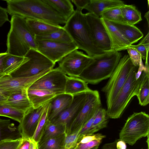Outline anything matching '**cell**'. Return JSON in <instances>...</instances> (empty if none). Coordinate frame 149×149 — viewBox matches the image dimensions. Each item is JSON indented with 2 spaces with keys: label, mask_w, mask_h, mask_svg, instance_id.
I'll list each match as a JSON object with an SVG mask.
<instances>
[{
  "label": "cell",
  "mask_w": 149,
  "mask_h": 149,
  "mask_svg": "<svg viewBox=\"0 0 149 149\" xmlns=\"http://www.w3.org/2000/svg\"><path fill=\"white\" fill-rule=\"evenodd\" d=\"M7 10L11 16L34 19L56 25L65 24L68 19L43 0H7Z\"/></svg>",
  "instance_id": "obj_1"
},
{
  "label": "cell",
  "mask_w": 149,
  "mask_h": 149,
  "mask_svg": "<svg viewBox=\"0 0 149 149\" xmlns=\"http://www.w3.org/2000/svg\"><path fill=\"white\" fill-rule=\"evenodd\" d=\"M10 22L6 52L11 55L24 56L30 49L37 50L35 36L28 26L26 19L14 15L11 16Z\"/></svg>",
  "instance_id": "obj_2"
},
{
  "label": "cell",
  "mask_w": 149,
  "mask_h": 149,
  "mask_svg": "<svg viewBox=\"0 0 149 149\" xmlns=\"http://www.w3.org/2000/svg\"><path fill=\"white\" fill-rule=\"evenodd\" d=\"M63 28L78 48L93 58L106 52L99 49L94 44L86 21L84 14L75 10L67 20Z\"/></svg>",
  "instance_id": "obj_3"
},
{
  "label": "cell",
  "mask_w": 149,
  "mask_h": 149,
  "mask_svg": "<svg viewBox=\"0 0 149 149\" xmlns=\"http://www.w3.org/2000/svg\"><path fill=\"white\" fill-rule=\"evenodd\" d=\"M121 57L119 52L109 51L93 58V61L84 69L79 78L88 84H97L111 77Z\"/></svg>",
  "instance_id": "obj_4"
},
{
  "label": "cell",
  "mask_w": 149,
  "mask_h": 149,
  "mask_svg": "<svg viewBox=\"0 0 149 149\" xmlns=\"http://www.w3.org/2000/svg\"><path fill=\"white\" fill-rule=\"evenodd\" d=\"M138 67H133L118 93L107 107V112L109 118L114 119L119 118L131 99L137 95L143 72L140 75L137 74Z\"/></svg>",
  "instance_id": "obj_5"
},
{
  "label": "cell",
  "mask_w": 149,
  "mask_h": 149,
  "mask_svg": "<svg viewBox=\"0 0 149 149\" xmlns=\"http://www.w3.org/2000/svg\"><path fill=\"white\" fill-rule=\"evenodd\" d=\"M149 116L145 112H134L128 117L121 130L119 140L133 146L141 138L149 136Z\"/></svg>",
  "instance_id": "obj_6"
},
{
  "label": "cell",
  "mask_w": 149,
  "mask_h": 149,
  "mask_svg": "<svg viewBox=\"0 0 149 149\" xmlns=\"http://www.w3.org/2000/svg\"><path fill=\"white\" fill-rule=\"evenodd\" d=\"M133 66L128 55H125L120 59L107 83L102 89L106 95L107 107L118 93Z\"/></svg>",
  "instance_id": "obj_7"
},
{
  "label": "cell",
  "mask_w": 149,
  "mask_h": 149,
  "mask_svg": "<svg viewBox=\"0 0 149 149\" xmlns=\"http://www.w3.org/2000/svg\"><path fill=\"white\" fill-rule=\"evenodd\" d=\"M28 60L11 75L15 77L35 76L53 68L54 63L36 49H30L25 55Z\"/></svg>",
  "instance_id": "obj_8"
},
{
  "label": "cell",
  "mask_w": 149,
  "mask_h": 149,
  "mask_svg": "<svg viewBox=\"0 0 149 149\" xmlns=\"http://www.w3.org/2000/svg\"><path fill=\"white\" fill-rule=\"evenodd\" d=\"M101 107L99 92L93 90L87 92L85 102L79 113L71 123L65 133L69 134L81 130Z\"/></svg>",
  "instance_id": "obj_9"
},
{
  "label": "cell",
  "mask_w": 149,
  "mask_h": 149,
  "mask_svg": "<svg viewBox=\"0 0 149 149\" xmlns=\"http://www.w3.org/2000/svg\"><path fill=\"white\" fill-rule=\"evenodd\" d=\"M93 58L78 49L74 50L58 61V68L66 75L79 77Z\"/></svg>",
  "instance_id": "obj_10"
},
{
  "label": "cell",
  "mask_w": 149,
  "mask_h": 149,
  "mask_svg": "<svg viewBox=\"0 0 149 149\" xmlns=\"http://www.w3.org/2000/svg\"><path fill=\"white\" fill-rule=\"evenodd\" d=\"M37 50L56 63L71 52L78 48L73 42H63L36 40Z\"/></svg>",
  "instance_id": "obj_11"
},
{
  "label": "cell",
  "mask_w": 149,
  "mask_h": 149,
  "mask_svg": "<svg viewBox=\"0 0 149 149\" xmlns=\"http://www.w3.org/2000/svg\"><path fill=\"white\" fill-rule=\"evenodd\" d=\"M66 76L58 67L53 68L38 79L29 88L46 90L56 95L64 93Z\"/></svg>",
  "instance_id": "obj_12"
},
{
  "label": "cell",
  "mask_w": 149,
  "mask_h": 149,
  "mask_svg": "<svg viewBox=\"0 0 149 149\" xmlns=\"http://www.w3.org/2000/svg\"><path fill=\"white\" fill-rule=\"evenodd\" d=\"M84 15L95 45L105 52L110 51V40L100 18L89 13H84Z\"/></svg>",
  "instance_id": "obj_13"
},
{
  "label": "cell",
  "mask_w": 149,
  "mask_h": 149,
  "mask_svg": "<svg viewBox=\"0 0 149 149\" xmlns=\"http://www.w3.org/2000/svg\"><path fill=\"white\" fill-rule=\"evenodd\" d=\"M87 92L73 95L72 101L69 106L50 122L55 125L65 126L66 129V133L71 123L84 106Z\"/></svg>",
  "instance_id": "obj_14"
},
{
  "label": "cell",
  "mask_w": 149,
  "mask_h": 149,
  "mask_svg": "<svg viewBox=\"0 0 149 149\" xmlns=\"http://www.w3.org/2000/svg\"><path fill=\"white\" fill-rule=\"evenodd\" d=\"M29 77H15L4 74L0 77V91L8 95L15 92L27 90L38 79L47 73Z\"/></svg>",
  "instance_id": "obj_15"
},
{
  "label": "cell",
  "mask_w": 149,
  "mask_h": 149,
  "mask_svg": "<svg viewBox=\"0 0 149 149\" xmlns=\"http://www.w3.org/2000/svg\"><path fill=\"white\" fill-rule=\"evenodd\" d=\"M47 103L37 108L33 107L24 114L18 126L22 138H32Z\"/></svg>",
  "instance_id": "obj_16"
},
{
  "label": "cell",
  "mask_w": 149,
  "mask_h": 149,
  "mask_svg": "<svg viewBox=\"0 0 149 149\" xmlns=\"http://www.w3.org/2000/svg\"><path fill=\"white\" fill-rule=\"evenodd\" d=\"M100 19L110 40V51L119 52L126 49L130 45L127 40L110 22L102 18Z\"/></svg>",
  "instance_id": "obj_17"
},
{
  "label": "cell",
  "mask_w": 149,
  "mask_h": 149,
  "mask_svg": "<svg viewBox=\"0 0 149 149\" xmlns=\"http://www.w3.org/2000/svg\"><path fill=\"white\" fill-rule=\"evenodd\" d=\"M73 96L65 93L56 95L49 102L47 111L48 120L51 121L71 103Z\"/></svg>",
  "instance_id": "obj_18"
},
{
  "label": "cell",
  "mask_w": 149,
  "mask_h": 149,
  "mask_svg": "<svg viewBox=\"0 0 149 149\" xmlns=\"http://www.w3.org/2000/svg\"><path fill=\"white\" fill-rule=\"evenodd\" d=\"M27 90H23L9 94L6 100L1 105L12 107L25 114L33 107L28 96Z\"/></svg>",
  "instance_id": "obj_19"
},
{
  "label": "cell",
  "mask_w": 149,
  "mask_h": 149,
  "mask_svg": "<svg viewBox=\"0 0 149 149\" xmlns=\"http://www.w3.org/2000/svg\"><path fill=\"white\" fill-rule=\"evenodd\" d=\"M27 93L34 108H37L46 104L56 95L47 90L30 88L27 89Z\"/></svg>",
  "instance_id": "obj_20"
},
{
  "label": "cell",
  "mask_w": 149,
  "mask_h": 149,
  "mask_svg": "<svg viewBox=\"0 0 149 149\" xmlns=\"http://www.w3.org/2000/svg\"><path fill=\"white\" fill-rule=\"evenodd\" d=\"M110 22L119 31L130 45L137 42L143 36L142 32L134 25L121 22Z\"/></svg>",
  "instance_id": "obj_21"
},
{
  "label": "cell",
  "mask_w": 149,
  "mask_h": 149,
  "mask_svg": "<svg viewBox=\"0 0 149 149\" xmlns=\"http://www.w3.org/2000/svg\"><path fill=\"white\" fill-rule=\"evenodd\" d=\"M26 21L35 36H41L58 30L63 26L35 19L26 18Z\"/></svg>",
  "instance_id": "obj_22"
},
{
  "label": "cell",
  "mask_w": 149,
  "mask_h": 149,
  "mask_svg": "<svg viewBox=\"0 0 149 149\" xmlns=\"http://www.w3.org/2000/svg\"><path fill=\"white\" fill-rule=\"evenodd\" d=\"M124 4L123 1L120 0H90L85 9L88 13L93 14L100 17L101 13L105 9Z\"/></svg>",
  "instance_id": "obj_23"
},
{
  "label": "cell",
  "mask_w": 149,
  "mask_h": 149,
  "mask_svg": "<svg viewBox=\"0 0 149 149\" xmlns=\"http://www.w3.org/2000/svg\"><path fill=\"white\" fill-rule=\"evenodd\" d=\"M91 90L88 84L81 78L66 75L64 93L73 96Z\"/></svg>",
  "instance_id": "obj_24"
},
{
  "label": "cell",
  "mask_w": 149,
  "mask_h": 149,
  "mask_svg": "<svg viewBox=\"0 0 149 149\" xmlns=\"http://www.w3.org/2000/svg\"><path fill=\"white\" fill-rule=\"evenodd\" d=\"M22 138L18 127L11 123L10 120L0 118V142Z\"/></svg>",
  "instance_id": "obj_25"
},
{
  "label": "cell",
  "mask_w": 149,
  "mask_h": 149,
  "mask_svg": "<svg viewBox=\"0 0 149 149\" xmlns=\"http://www.w3.org/2000/svg\"><path fill=\"white\" fill-rule=\"evenodd\" d=\"M29 60L24 56H21L8 54L3 63V71L5 74L11 75L16 72Z\"/></svg>",
  "instance_id": "obj_26"
},
{
  "label": "cell",
  "mask_w": 149,
  "mask_h": 149,
  "mask_svg": "<svg viewBox=\"0 0 149 149\" xmlns=\"http://www.w3.org/2000/svg\"><path fill=\"white\" fill-rule=\"evenodd\" d=\"M55 11L68 19L74 12V6L70 0H43Z\"/></svg>",
  "instance_id": "obj_27"
},
{
  "label": "cell",
  "mask_w": 149,
  "mask_h": 149,
  "mask_svg": "<svg viewBox=\"0 0 149 149\" xmlns=\"http://www.w3.org/2000/svg\"><path fill=\"white\" fill-rule=\"evenodd\" d=\"M121 9L123 23L134 25L142 20L141 13L134 5L124 4Z\"/></svg>",
  "instance_id": "obj_28"
},
{
  "label": "cell",
  "mask_w": 149,
  "mask_h": 149,
  "mask_svg": "<svg viewBox=\"0 0 149 149\" xmlns=\"http://www.w3.org/2000/svg\"><path fill=\"white\" fill-rule=\"evenodd\" d=\"M139 104L143 106L149 103V65H145L143 72L142 80L138 93L136 96Z\"/></svg>",
  "instance_id": "obj_29"
},
{
  "label": "cell",
  "mask_w": 149,
  "mask_h": 149,
  "mask_svg": "<svg viewBox=\"0 0 149 149\" xmlns=\"http://www.w3.org/2000/svg\"><path fill=\"white\" fill-rule=\"evenodd\" d=\"M109 118L107 110L101 107L99 108L95 114L91 128L85 135L93 134L106 127Z\"/></svg>",
  "instance_id": "obj_30"
},
{
  "label": "cell",
  "mask_w": 149,
  "mask_h": 149,
  "mask_svg": "<svg viewBox=\"0 0 149 149\" xmlns=\"http://www.w3.org/2000/svg\"><path fill=\"white\" fill-rule=\"evenodd\" d=\"M36 40H45L63 42H73L68 33L63 27L60 29L50 33L35 36Z\"/></svg>",
  "instance_id": "obj_31"
},
{
  "label": "cell",
  "mask_w": 149,
  "mask_h": 149,
  "mask_svg": "<svg viewBox=\"0 0 149 149\" xmlns=\"http://www.w3.org/2000/svg\"><path fill=\"white\" fill-rule=\"evenodd\" d=\"M66 131V129L65 126L55 125L48 120L42 136L38 144L50 138L65 133Z\"/></svg>",
  "instance_id": "obj_32"
},
{
  "label": "cell",
  "mask_w": 149,
  "mask_h": 149,
  "mask_svg": "<svg viewBox=\"0 0 149 149\" xmlns=\"http://www.w3.org/2000/svg\"><path fill=\"white\" fill-rule=\"evenodd\" d=\"M65 133L48 139L38 144V149H63Z\"/></svg>",
  "instance_id": "obj_33"
},
{
  "label": "cell",
  "mask_w": 149,
  "mask_h": 149,
  "mask_svg": "<svg viewBox=\"0 0 149 149\" xmlns=\"http://www.w3.org/2000/svg\"><path fill=\"white\" fill-rule=\"evenodd\" d=\"M121 6L105 9L101 13L100 18H104L110 22L123 23Z\"/></svg>",
  "instance_id": "obj_34"
},
{
  "label": "cell",
  "mask_w": 149,
  "mask_h": 149,
  "mask_svg": "<svg viewBox=\"0 0 149 149\" xmlns=\"http://www.w3.org/2000/svg\"><path fill=\"white\" fill-rule=\"evenodd\" d=\"M25 113L12 107L0 105V116L6 117L20 123Z\"/></svg>",
  "instance_id": "obj_35"
},
{
  "label": "cell",
  "mask_w": 149,
  "mask_h": 149,
  "mask_svg": "<svg viewBox=\"0 0 149 149\" xmlns=\"http://www.w3.org/2000/svg\"><path fill=\"white\" fill-rule=\"evenodd\" d=\"M49 102L46 105L45 108L38 123L34 134L32 138L38 144L42 136L48 120L47 111Z\"/></svg>",
  "instance_id": "obj_36"
},
{
  "label": "cell",
  "mask_w": 149,
  "mask_h": 149,
  "mask_svg": "<svg viewBox=\"0 0 149 149\" xmlns=\"http://www.w3.org/2000/svg\"><path fill=\"white\" fill-rule=\"evenodd\" d=\"M81 130L73 133L66 134L64 141L65 149H73L76 146Z\"/></svg>",
  "instance_id": "obj_37"
},
{
  "label": "cell",
  "mask_w": 149,
  "mask_h": 149,
  "mask_svg": "<svg viewBox=\"0 0 149 149\" xmlns=\"http://www.w3.org/2000/svg\"><path fill=\"white\" fill-rule=\"evenodd\" d=\"M126 50L132 65L134 66L139 67L142 61L140 54L133 48L128 47Z\"/></svg>",
  "instance_id": "obj_38"
},
{
  "label": "cell",
  "mask_w": 149,
  "mask_h": 149,
  "mask_svg": "<svg viewBox=\"0 0 149 149\" xmlns=\"http://www.w3.org/2000/svg\"><path fill=\"white\" fill-rule=\"evenodd\" d=\"M21 138L9 139L0 142V149H17L19 144Z\"/></svg>",
  "instance_id": "obj_39"
},
{
  "label": "cell",
  "mask_w": 149,
  "mask_h": 149,
  "mask_svg": "<svg viewBox=\"0 0 149 149\" xmlns=\"http://www.w3.org/2000/svg\"><path fill=\"white\" fill-rule=\"evenodd\" d=\"M106 136L100 133L87 134L83 136L78 141V143H85L95 140H102Z\"/></svg>",
  "instance_id": "obj_40"
},
{
  "label": "cell",
  "mask_w": 149,
  "mask_h": 149,
  "mask_svg": "<svg viewBox=\"0 0 149 149\" xmlns=\"http://www.w3.org/2000/svg\"><path fill=\"white\" fill-rule=\"evenodd\" d=\"M128 47L133 48L136 49L140 54L142 59L144 60L145 59L147 55L148 54L149 47L147 48L143 44L139 43L137 45H130Z\"/></svg>",
  "instance_id": "obj_41"
},
{
  "label": "cell",
  "mask_w": 149,
  "mask_h": 149,
  "mask_svg": "<svg viewBox=\"0 0 149 149\" xmlns=\"http://www.w3.org/2000/svg\"><path fill=\"white\" fill-rule=\"evenodd\" d=\"M102 140H95L85 143H77L73 149H90L95 146H99Z\"/></svg>",
  "instance_id": "obj_42"
},
{
  "label": "cell",
  "mask_w": 149,
  "mask_h": 149,
  "mask_svg": "<svg viewBox=\"0 0 149 149\" xmlns=\"http://www.w3.org/2000/svg\"><path fill=\"white\" fill-rule=\"evenodd\" d=\"M90 1V0H71V1L76 6V10L82 11L89 4Z\"/></svg>",
  "instance_id": "obj_43"
},
{
  "label": "cell",
  "mask_w": 149,
  "mask_h": 149,
  "mask_svg": "<svg viewBox=\"0 0 149 149\" xmlns=\"http://www.w3.org/2000/svg\"><path fill=\"white\" fill-rule=\"evenodd\" d=\"M7 9L0 6V27L9 21Z\"/></svg>",
  "instance_id": "obj_44"
},
{
  "label": "cell",
  "mask_w": 149,
  "mask_h": 149,
  "mask_svg": "<svg viewBox=\"0 0 149 149\" xmlns=\"http://www.w3.org/2000/svg\"><path fill=\"white\" fill-rule=\"evenodd\" d=\"M30 145V139L21 138L20 143L17 149H29Z\"/></svg>",
  "instance_id": "obj_45"
},
{
  "label": "cell",
  "mask_w": 149,
  "mask_h": 149,
  "mask_svg": "<svg viewBox=\"0 0 149 149\" xmlns=\"http://www.w3.org/2000/svg\"><path fill=\"white\" fill-rule=\"evenodd\" d=\"M8 54L6 52L0 53V77L5 74L3 71V63L5 58Z\"/></svg>",
  "instance_id": "obj_46"
},
{
  "label": "cell",
  "mask_w": 149,
  "mask_h": 149,
  "mask_svg": "<svg viewBox=\"0 0 149 149\" xmlns=\"http://www.w3.org/2000/svg\"><path fill=\"white\" fill-rule=\"evenodd\" d=\"M117 141L116 140L113 142L104 144L102 147V149H117L116 146Z\"/></svg>",
  "instance_id": "obj_47"
},
{
  "label": "cell",
  "mask_w": 149,
  "mask_h": 149,
  "mask_svg": "<svg viewBox=\"0 0 149 149\" xmlns=\"http://www.w3.org/2000/svg\"><path fill=\"white\" fill-rule=\"evenodd\" d=\"M139 43L144 45L147 48L149 47V32H148L147 34L140 41Z\"/></svg>",
  "instance_id": "obj_48"
},
{
  "label": "cell",
  "mask_w": 149,
  "mask_h": 149,
  "mask_svg": "<svg viewBox=\"0 0 149 149\" xmlns=\"http://www.w3.org/2000/svg\"><path fill=\"white\" fill-rule=\"evenodd\" d=\"M117 149H126V143L124 141L120 140H117L116 144Z\"/></svg>",
  "instance_id": "obj_49"
},
{
  "label": "cell",
  "mask_w": 149,
  "mask_h": 149,
  "mask_svg": "<svg viewBox=\"0 0 149 149\" xmlns=\"http://www.w3.org/2000/svg\"><path fill=\"white\" fill-rule=\"evenodd\" d=\"M8 95L0 91V105H1L7 100Z\"/></svg>",
  "instance_id": "obj_50"
},
{
  "label": "cell",
  "mask_w": 149,
  "mask_h": 149,
  "mask_svg": "<svg viewBox=\"0 0 149 149\" xmlns=\"http://www.w3.org/2000/svg\"><path fill=\"white\" fill-rule=\"evenodd\" d=\"M29 149H38V143L32 139H30V145Z\"/></svg>",
  "instance_id": "obj_51"
},
{
  "label": "cell",
  "mask_w": 149,
  "mask_h": 149,
  "mask_svg": "<svg viewBox=\"0 0 149 149\" xmlns=\"http://www.w3.org/2000/svg\"><path fill=\"white\" fill-rule=\"evenodd\" d=\"M149 11H148L145 14L144 17L146 19L148 25V26H149Z\"/></svg>",
  "instance_id": "obj_52"
},
{
  "label": "cell",
  "mask_w": 149,
  "mask_h": 149,
  "mask_svg": "<svg viewBox=\"0 0 149 149\" xmlns=\"http://www.w3.org/2000/svg\"><path fill=\"white\" fill-rule=\"evenodd\" d=\"M98 147H99V146H95V147H94L92 148H91V149H98Z\"/></svg>",
  "instance_id": "obj_53"
},
{
  "label": "cell",
  "mask_w": 149,
  "mask_h": 149,
  "mask_svg": "<svg viewBox=\"0 0 149 149\" xmlns=\"http://www.w3.org/2000/svg\"><path fill=\"white\" fill-rule=\"evenodd\" d=\"M148 148L147 149H149V145H148ZM141 149H143L142 148Z\"/></svg>",
  "instance_id": "obj_54"
},
{
  "label": "cell",
  "mask_w": 149,
  "mask_h": 149,
  "mask_svg": "<svg viewBox=\"0 0 149 149\" xmlns=\"http://www.w3.org/2000/svg\"><path fill=\"white\" fill-rule=\"evenodd\" d=\"M63 149H65V148H63Z\"/></svg>",
  "instance_id": "obj_55"
}]
</instances>
